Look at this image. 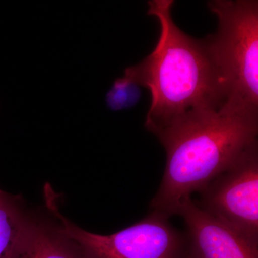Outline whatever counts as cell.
I'll use <instances>...</instances> for the list:
<instances>
[{
  "mask_svg": "<svg viewBox=\"0 0 258 258\" xmlns=\"http://www.w3.org/2000/svg\"><path fill=\"white\" fill-rule=\"evenodd\" d=\"M172 0L148 2V14L160 28L154 50L125 70L151 93L148 131L159 135L171 125L201 113L222 109L223 95L206 42L184 33L171 16Z\"/></svg>",
  "mask_w": 258,
  "mask_h": 258,
  "instance_id": "1",
  "label": "cell"
},
{
  "mask_svg": "<svg viewBox=\"0 0 258 258\" xmlns=\"http://www.w3.org/2000/svg\"><path fill=\"white\" fill-rule=\"evenodd\" d=\"M54 218L52 222L32 217L15 258H85L79 246Z\"/></svg>",
  "mask_w": 258,
  "mask_h": 258,
  "instance_id": "7",
  "label": "cell"
},
{
  "mask_svg": "<svg viewBox=\"0 0 258 258\" xmlns=\"http://www.w3.org/2000/svg\"><path fill=\"white\" fill-rule=\"evenodd\" d=\"M258 118L220 110L193 115L157 136L166 150L160 187L153 212L167 217L178 215L196 191L230 167L257 144Z\"/></svg>",
  "mask_w": 258,
  "mask_h": 258,
  "instance_id": "2",
  "label": "cell"
},
{
  "mask_svg": "<svg viewBox=\"0 0 258 258\" xmlns=\"http://www.w3.org/2000/svg\"><path fill=\"white\" fill-rule=\"evenodd\" d=\"M187 227L188 258H258V246L202 210L190 198L180 208Z\"/></svg>",
  "mask_w": 258,
  "mask_h": 258,
  "instance_id": "6",
  "label": "cell"
},
{
  "mask_svg": "<svg viewBox=\"0 0 258 258\" xmlns=\"http://www.w3.org/2000/svg\"><path fill=\"white\" fill-rule=\"evenodd\" d=\"M200 193L202 210L258 246L257 144Z\"/></svg>",
  "mask_w": 258,
  "mask_h": 258,
  "instance_id": "5",
  "label": "cell"
},
{
  "mask_svg": "<svg viewBox=\"0 0 258 258\" xmlns=\"http://www.w3.org/2000/svg\"><path fill=\"white\" fill-rule=\"evenodd\" d=\"M138 83L124 74L115 80L106 93V103L109 109L120 111L135 106L142 98V89Z\"/></svg>",
  "mask_w": 258,
  "mask_h": 258,
  "instance_id": "9",
  "label": "cell"
},
{
  "mask_svg": "<svg viewBox=\"0 0 258 258\" xmlns=\"http://www.w3.org/2000/svg\"><path fill=\"white\" fill-rule=\"evenodd\" d=\"M19 196L0 189V258H15L32 219Z\"/></svg>",
  "mask_w": 258,
  "mask_h": 258,
  "instance_id": "8",
  "label": "cell"
},
{
  "mask_svg": "<svg viewBox=\"0 0 258 258\" xmlns=\"http://www.w3.org/2000/svg\"><path fill=\"white\" fill-rule=\"evenodd\" d=\"M216 33L205 39L223 95L221 111L258 118V2L213 0Z\"/></svg>",
  "mask_w": 258,
  "mask_h": 258,
  "instance_id": "3",
  "label": "cell"
},
{
  "mask_svg": "<svg viewBox=\"0 0 258 258\" xmlns=\"http://www.w3.org/2000/svg\"><path fill=\"white\" fill-rule=\"evenodd\" d=\"M47 208L85 258H183L184 240L169 217L152 212L133 225L108 235L80 228L61 215L55 194L45 195Z\"/></svg>",
  "mask_w": 258,
  "mask_h": 258,
  "instance_id": "4",
  "label": "cell"
}]
</instances>
